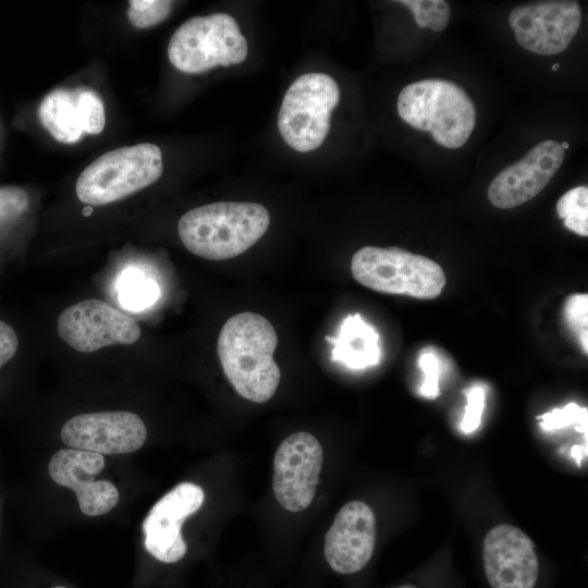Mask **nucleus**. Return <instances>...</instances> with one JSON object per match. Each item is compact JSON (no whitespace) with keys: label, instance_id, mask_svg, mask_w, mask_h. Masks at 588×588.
I'll list each match as a JSON object with an SVG mask.
<instances>
[{"label":"nucleus","instance_id":"obj_1","mask_svg":"<svg viewBox=\"0 0 588 588\" xmlns=\"http://www.w3.org/2000/svg\"><path fill=\"white\" fill-rule=\"evenodd\" d=\"M278 335L264 316L243 311L223 324L217 351L223 372L244 399L265 403L275 393L281 372L273 359Z\"/></svg>","mask_w":588,"mask_h":588},{"label":"nucleus","instance_id":"obj_2","mask_svg":"<svg viewBox=\"0 0 588 588\" xmlns=\"http://www.w3.org/2000/svg\"><path fill=\"white\" fill-rule=\"evenodd\" d=\"M269 224V212L260 204L218 201L184 213L177 230L181 242L194 255L224 260L256 244Z\"/></svg>","mask_w":588,"mask_h":588},{"label":"nucleus","instance_id":"obj_3","mask_svg":"<svg viewBox=\"0 0 588 588\" xmlns=\"http://www.w3.org/2000/svg\"><path fill=\"white\" fill-rule=\"evenodd\" d=\"M400 118L412 127L430 132L449 149L462 147L476 124V109L469 96L455 83L428 78L406 85L397 97Z\"/></svg>","mask_w":588,"mask_h":588},{"label":"nucleus","instance_id":"obj_4","mask_svg":"<svg viewBox=\"0 0 588 588\" xmlns=\"http://www.w3.org/2000/svg\"><path fill=\"white\" fill-rule=\"evenodd\" d=\"M163 171L160 148L142 143L110 150L79 174L75 192L89 206L123 199L159 180Z\"/></svg>","mask_w":588,"mask_h":588},{"label":"nucleus","instance_id":"obj_5","mask_svg":"<svg viewBox=\"0 0 588 588\" xmlns=\"http://www.w3.org/2000/svg\"><path fill=\"white\" fill-rule=\"evenodd\" d=\"M351 271L358 283L376 292L422 299L438 297L445 284L440 265L399 247L365 246L353 255Z\"/></svg>","mask_w":588,"mask_h":588},{"label":"nucleus","instance_id":"obj_6","mask_svg":"<svg viewBox=\"0 0 588 588\" xmlns=\"http://www.w3.org/2000/svg\"><path fill=\"white\" fill-rule=\"evenodd\" d=\"M247 40L237 22L226 13L194 16L171 36L168 58L181 72L194 74L245 61Z\"/></svg>","mask_w":588,"mask_h":588},{"label":"nucleus","instance_id":"obj_7","mask_svg":"<svg viewBox=\"0 0 588 588\" xmlns=\"http://www.w3.org/2000/svg\"><path fill=\"white\" fill-rule=\"evenodd\" d=\"M340 101L338 83L324 73H306L287 88L278 114L284 142L298 152L321 146L330 130V115Z\"/></svg>","mask_w":588,"mask_h":588},{"label":"nucleus","instance_id":"obj_8","mask_svg":"<svg viewBox=\"0 0 588 588\" xmlns=\"http://www.w3.org/2000/svg\"><path fill=\"white\" fill-rule=\"evenodd\" d=\"M57 331L65 343L81 353L114 344H133L142 334L134 319L96 298L65 308L58 317Z\"/></svg>","mask_w":588,"mask_h":588},{"label":"nucleus","instance_id":"obj_9","mask_svg":"<svg viewBox=\"0 0 588 588\" xmlns=\"http://www.w3.org/2000/svg\"><path fill=\"white\" fill-rule=\"evenodd\" d=\"M323 452L309 432L289 436L277 449L273 458L272 489L277 501L290 512L307 509L315 497Z\"/></svg>","mask_w":588,"mask_h":588},{"label":"nucleus","instance_id":"obj_10","mask_svg":"<svg viewBox=\"0 0 588 588\" xmlns=\"http://www.w3.org/2000/svg\"><path fill=\"white\" fill-rule=\"evenodd\" d=\"M509 23L518 45L536 54L563 52L581 23L578 2L569 0L540 1L515 7Z\"/></svg>","mask_w":588,"mask_h":588},{"label":"nucleus","instance_id":"obj_11","mask_svg":"<svg viewBox=\"0 0 588 588\" xmlns=\"http://www.w3.org/2000/svg\"><path fill=\"white\" fill-rule=\"evenodd\" d=\"M146 437L142 418L127 411L79 414L61 429V439L71 449L102 455L135 452L143 446Z\"/></svg>","mask_w":588,"mask_h":588},{"label":"nucleus","instance_id":"obj_12","mask_svg":"<svg viewBox=\"0 0 588 588\" xmlns=\"http://www.w3.org/2000/svg\"><path fill=\"white\" fill-rule=\"evenodd\" d=\"M204 500V490L193 482H182L166 493L144 519L145 549L164 563L183 559L187 548L181 532L182 524L200 509Z\"/></svg>","mask_w":588,"mask_h":588},{"label":"nucleus","instance_id":"obj_13","mask_svg":"<svg viewBox=\"0 0 588 588\" xmlns=\"http://www.w3.org/2000/svg\"><path fill=\"white\" fill-rule=\"evenodd\" d=\"M483 566L491 588H534L539 576L531 539L509 524L498 525L486 535Z\"/></svg>","mask_w":588,"mask_h":588},{"label":"nucleus","instance_id":"obj_14","mask_svg":"<svg viewBox=\"0 0 588 588\" xmlns=\"http://www.w3.org/2000/svg\"><path fill=\"white\" fill-rule=\"evenodd\" d=\"M565 150L555 140H543L519 161L502 170L488 187V199L497 208L510 209L536 197L558 172Z\"/></svg>","mask_w":588,"mask_h":588},{"label":"nucleus","instance_id":"obj_15","mask_svg":"<svg viewBox=\"0 0 588 588\" xmlns=\"http://www.w3.org/2000/svg\"><path fill=\"white\" fill-rule=\"evenodd\" d=\"M376 544V517L362 501H351L336 513L324 537L323 553L329 566L340 574L363 569Z\"/></svg>","mask_w":588,"mask_h":588},{"label":"nucleus","instance_id":"obj_16","mask_svg":"<svg viewBox=\"0 0 588 588\" xmlns=\"http://www.w3.org/2000/svg\"><path fill=\"white\" fill-rule=\"evenodd\" d=\"M103 468L102 454L71 448L54 453L48 465L52 480L75 492L87 516L103 515L118 504V488L109 480L94 479Z\"/></svg>","mask_w":588,"mask_h":588},{"label":"nucleus","instance_id":"obj_17","mask_svg":"<svg viewBox=\"0 0 588 588\" xmlns=\"http://www.w3.org/2000/svg\"><path fill=\"white\" fill-rule=\"evenodd\" d=\"M38 117L54 139L74 144L84 134L97 135L106 124L100 96L86 87L58 88L41 101Z\"/></svg>","mask_w":588,"mask_h":588},{"label":"nucleus","instance_id":"obj_18","mask_svg":"<svg viewBox=\"0 0 588 588\" xmlns=\"http://www.w3.org/2000/svg\"><path fill=\"white\" fill-rule=\"evenodd\" d=\"M334 343L332 359L351 369H364L377 365L381 359L379 334L376 329L363 320L360 315L344 318L339 335L327 338Z\"/></svg>","mask_w":588,"mask_h":588},{"label":"nucleus","instance_id":"obj_19","mask_svg":"<svg viewBox=\"0 0 588 588\" xmlns=\"http://www.w3.org/2000/svg\"><path fill=\"white\" fill-rule=\"evenodd\" d=\"M120 304L131 311L151 306L159 297L157 282L136 268L125 269L118 280Z\"/></svg>","mask_w":588,"mask_h":588},{"label":"nucleus","instance_id":"obj_20","mask_svg":"<svg viewBox=\"0 0 588 588\" xmlns=\"http://www.w3.org/2000/svg\"><path fill=\"white\" fill-rule=\"evenodd\" d=\"M556 212L564 225L580 236L588 235V188L577 186L567 191L556 204Z\"/></svg>","mask_w":588,"mask_h":588},{"label":"nucleus","instance_id":"obj_21","mask_svg":"<svg viewBox=\"0 0 588 588\" xmlns=\"http://www.w3.org/2000/svg\"><path fill=\"white\" fill-rule=\"evenodd\" d=\"M397 2L412 11L417 26L421 28L429 27L433 32H441L449 24L451 9L446 1L401 0Z\"/></svg>","mask_w":588,"mask_h":588},{"label":"nucleus","instance_id":"obj_22","mask_svg":"<svg viewBox=\"0 0 588 588\" xmlns=\"http://www.w3.org/2000/svg\"><path fill=\"white\" fill-rule=\"evenodd\" d=\"M172 9V1L166 0H131L127 19L137 28L152 27L164 21Z\"/></svg>","mask_w":588,"mask_h":588},{"label":"nucleus","instance_id":"obj_23","mask_svg":"<svg viewBox=\"0 0 588 588\" xmlns=\"http://www.w3.org/2000/svg\"><path fill=\"white\" fill-rule=\"evenodd\" d=\"M538 419L541 420L539 426L544 431H554L576 424L577 431L585 432L587 436L588 409L574 402L568 403L563 408H554L538 416Z\"/></svg>","mask_w":588,"mask_h":588},{"label":"nucleus","instance_id":"obj_24","mask_svg":"<svg viewBox=\"0 0 588 588\" xmlns=\"http://www.w3.org/2000/svg\"><path fill=\"white\" fill-rule=\"evenodd\" d=\"M565 318L569 327L579 334L584 352H588V295L574 294L565 303Z\"/></svg>","mask_w":588,"mask_h":588},{"label":"nucleus","instance_id":"obj_25","mask_svg":"<svg viewBox=\"0 0 588 588\" xmlns=\"http://www.w3.org/2000/svg\"><path fill=\"white\" fill-rule=\"evenodd\" d=\"M440 363L438 355L430 350H424L418 357V366L425 377L419 388V394L427 399H436L440 394Z\"/></svg>","mask_w":588,"mask_h":588},{"label":"nucleus","instance_id":"obj_26","mask_svg":"<svg viewBox=\"0 0 588 588\" xmlns=\"http://www.w3.org/2000/svg\"><path fill=\"white\" fill-rule=\"evenodd\" d=\"M29 204L28 194L20 186H0V221L19 218Z\"/></svg>","mask_w":588,"mask_h":588},{"label":"nucleus","instance_id":"obj_27","mask_svg":"<svg viewBox=\"0 0 588 588\" xmlns=\"http://www.w3.org/2000/svg\"><path fill=\"white\" fill-rule=\"evenodd\" d=\"M467 404L463 420L461 422V430L464 433H473L480 426L482 413L485 409L486 392L485 388L477 384L465 392Z\"/></svg>","mask_w":588,"mask_h":588},{"label":"nucleus","instance_id":"obj_28","mask_svg":"<svg viewBox=\"0 0 588 588\" xmlns=\"http://www.w3.org/2000/svg\"><path fill=\"white\" fill-rule=\"evenodd\" d=\"M19 339L14 329L0 320V369L15 355Z\"/></svg>","mask_w":588,"mask_h":588},{"label":"nucleus","instance_id":"obj_29","mask_svg":"<svg viewBox=\"0 0 588 588\" xmlns=\"http://www.w3.org/2000/svg\"><path fill=\"white\" fill-rule=\"evenodd\" d=\"M571 454L576 460L577 464L580 465L584 455H587V445H573Z\"/></svg>","mask_w":588,"mask_h":588},{"label":"nucleus","instance_id":"obj_30","mask_svg":"<svg viewBox=\"0 0 588 588\" xmlns=\"http://www.w3.org/2000/svg\"><path fill=\"white\" fill-rule=\"evenodd\" d=\"M559 68H560V63H554L552 65V71H558Z\"/></svg>","mask_w":588,"mask_h":588},{"label":"nucleus","instance_id":"obj_31","mask_svg":"<svg viewBox=\"0 0 588 588\" xmlns=\"http://www.w3.org/2000/svg\"><path fill=\"white\" fill-rule=\"evenodd\" d=\"M562 148L565 150L569 147L568 143L564 142L561 144Z\"/></svg>","mask_w":588,"mask_h":588},{"label":"nucleus","instance_id":"obj_32","mask_svg":"<svg viewBox=\"0 0 588 588\" xmlns=\"http://www.w3.org/2000/svg\"><path fill=\"white\" fill-rule=\"evenodd\" d=\"M53 588H66V587H64V586H56Z\"/></svg>","mask_w":588,"mask_h":588},{"label":"nucleus","instance_id":"obj_33","mask_svg":"<svg viewBox=\"0 0 588 588\" xmlns=\"http://www.w3.org/2000/svg\"><path fill=\"white\" fill-rule=\"evenodd\" d=\"M400 588H414V587H408V586H406V587H400Z\"/></svg>","mask_w":588,"mask_h":588}]
</instances>
